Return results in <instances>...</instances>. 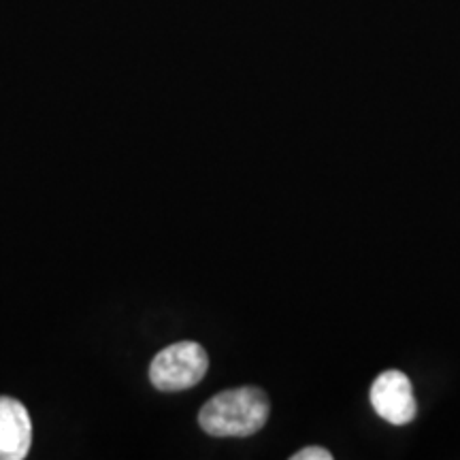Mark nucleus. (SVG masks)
<instances>
[{"mask_svg": "<svg viewBox=\"0 0 460 460\" xmlns=\"http://www.w3.org/2000/svg\"><path fill=\"white\" fill-rule=\"evenodd\" d=\"M209 358L197 341H180L158 352L149 365V379L163 393H181L207 376Z\"/></svg>", "mask_w": 460, "mask_h": 460, "instance_id": "2", "label": "nucleus"}, {"mask_svg": "<svg viewBox=\"0 0 460 460\" xmlns=\"http://www.w3.org/2000/svg\"><path fill=\"white\" fill-rule=\"evenodd\" d=\"M369 399L377 416L394 427L410 424L418 413L411 382L402 371L390 369L379 373L371 386Z\"/></svg>", "mask_w": 460, "mask_h": 460, "instance_id": "3", "label": "nucleus"}, {"mask_svg": "<svg viewBox=\"0 0 460 460\" xmlns=\"http://www.w3.org/2000/svg\"><path fill=\"white\" fill-rule=\"evenodd\" d=\"M332 454L329 450H324V447H303L301 452H296L292 460H331Z\"/></svg>", "mask_w": 460, "mask_h": 460, "instance_id": "5", "label": "nucleus"}, {"mask_svg": "<svg viewBox=\"0 0 460 460\" xmlns=\"http://www.w3.org/2000/svg\"><path fill=\"white\" fill-rule=\"evenodd\" d=\"M32 444L31 413L17 399L0 396V460H22Z\"/></svg>", "mask_w": 460, "mask_h": 460, "instance_id": "4", "label": "nucleus"}, {"mask_svg": "<svg viewBox=\"0 0 460 460\" xmlns=\"http://www.w3.org/2000/svg\"><path fill=\"white\" fill-rule=\"evenodd\" d=\"M271 416V402L261 388L243 386L211 396L199 413V424L211 437L256 435Z\"/></svg>", "mask_w": 460, "mask_h": 460, "instance_id": "1", "label": "nucleus"}]
</instances>
